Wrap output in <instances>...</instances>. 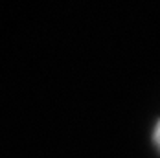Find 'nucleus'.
Segmentation results:
<instances>
[{"label": "nucleus", "instance_id": "f257e3e1", "mask_svg": "<svg viewBox=\"0 0 160 158\" xmlns=\"http://www.w3.org/2000/svg\"><path fill=\"white\" fill-rule=\"evenodd\" d=\"M153 136H155V145L158 147V151H160V121H158V125L155 127V132H153Z\"/></svg>", "mask_w": 160, "mask_h": 158}]
</instances>
